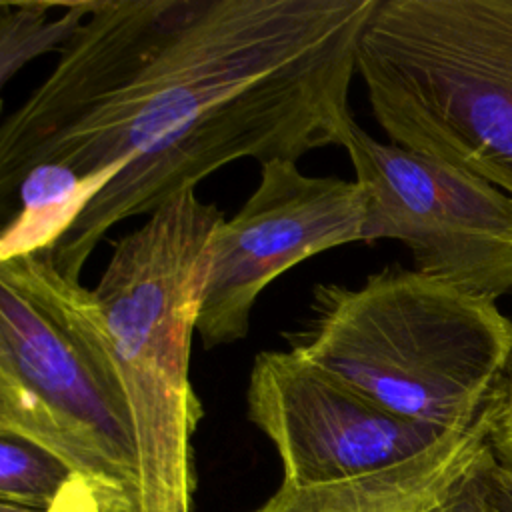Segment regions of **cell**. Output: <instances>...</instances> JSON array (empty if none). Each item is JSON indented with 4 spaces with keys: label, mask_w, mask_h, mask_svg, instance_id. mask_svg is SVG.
<instances>
[{
    "label": "cell",
    "mask_w": 512,
    "mask_h": 512,
    "mask_svg": "<svg viewBox=\"0 0 512 512\" xmlns=\"http://www.w3.org/2000/svg\"><path fill=\"white\" fill-rule=\"evenodd\" d=\"M378 0H94L52 72L0 124V198L36 164L106 184L50 254L80 274L108 230L218 168L342 146Z\"/></svg>",
    "instance_id": "6da1fadb"
},
{
    "label": "cell",
    "mask_w": 512,
    "mask_h": 512,
    "mask_svg": "<svg viewBox=\"0 0 512 512\" xmlns=\"http://www.w3.org/2000/svg\"><path fill=\"white\" fill-rule=\"evenodd\" d=\"M286 340L380 408L444 430L474 426L512 368V320L494 300L406 268L314 286Z\"/></svg>",
    "instance_id": "7a4b0ae2"
},
{
    "label": "cell",
    "mask_w": 512,
    "mask_h": 512,
    "mask_svg": "<svg viewBox=\"0 0 512 512\" xmlns=\"http://www.w3.org/2000/svg\"><path fill=\"white\" fill-rule=\"evenodd\" d=\"M0 434L68 464L96 512H140L136 438L102 308L48 252L0 262Z\"/></svg>",
    "instance_id": "3957f363"
},
{
    "label": "cell",
    "mask_w": 512,
    "mask_h": 512,
    "mask_svg": "<svg viewBox=\"0 0 512 512\" xmlns=\"http://www.w3.org/2000/svg\"><path fill=\"white\" fill-rule=\"evenodd\" d=\"M222 212L186 190L114 242L94 288L124 386L140 468V512H192L194 434L204 408L190 380L210 246Z\"/></svg>",
    "instance_id": "277c9868"
},
{
    "label": "cell",
    "mask_w": 512,
    "mask_h": 512,
    "mask_svg": "<svg viewBox=\"0 0 512 512\" xmlns=\"http://www.w3.org/2000/svg\"><path fill=\"white\" fill-rule=\"evenodd\" d=\"M356 74L392 144L512 198V0H378Z\"/></svg>",
    "instance_id": "5b68a950"
},
{
    "label": "cell",
    "mask_w": 512,
    "mask_h": 512,
    "mask_svg": "<svg viewBox=\"0 0 512 512\" xmlns=\"http://www.w3.org/2000/svg\"><path fill=\"white\" fill-rule=\"evenodd\" d=\"M344 150L364 194V242L398 240L414 270L496 300L512 294V198L354 124Z\"/></svg>",
    "instance_id": "8992f818"
},
{
    "label": "cell",
    "mask_w": 512,
    "mask_h": 512,
    "mask_svg": "<svg viewBox=\"0 0 512 512\" xmlns=\"http://www.w3.org/2000/svg\"><path fill=\"white\" fill-rule=\"evenodd\" d=\"M362 234L364 194L356 180L308 176L294 160L260 164L256 190L212 238L196 322L202 346L244 340L252 308L272 280Z\"/></svg>",
    "instance_id": "52a82bcc"
},
{
    "label": "cell",
    "mask_w": 512,
    "mask_h": 512,
    "mask_svg": "<svg viewBox=\"0 0 512 512\" xmlns=\"http://www.w3.org/2000/svg\"><path fill=\"white\" fill-rule=\"evenodd\" d=\"M246 412L276 448L286 486L380 470L456 432L396 416L292 350H264L254 358Z\"/></svg>",
    "instance_id": "ba28073f"
},
{
    "label": "cell",
    "mask_w": 512,
    "mask_h": 512,
    "mask_svg": "<svg viewBox=\"0 0 512 512\" xmlns=\"http://www.w3.org/2000/svg\"><path fill=\"white\" fill-rule=\"evenodd\" d=\"M494 402V400H492ZM490 412L426 452L360 476L280 488L250 512H446L478 452L490 442Z\"/></svg>",
    "instance_id": "9c48e42d"
},
{
    "label": "cell",
    "mask_w": 512,
    "mask_h": 512,
    "mask_svg": "<svg viewBox=\"0 0 512 512\" xmlns=\"http://www.w3.org/2000/svg\"><path fill=\"white\" fill-rule=\"evenodd\" d=\"M106 188L58 162L32 166L16 188L18 212L0 234V262L52 252L88 202Z\"/></svg>",
    "instance_id": "30bf717a"
},
{
    "label": "cell",
    "mask_w": 512,
    "mask_h": 512,
    "mask_svg": "<svg viewBox=\"0 0 512 512\" xmlns=\"http://www.w3.org/2000/svg\"><path fill=\"white\" fill-rule=\"evenodd\" d=\"M0 504L38 512H96L68 464L14 434H0Z\"/></svg>",
    "instance_id": "8fae6325"
},
{
    "label": "cell",
    "mask_w": 512,
    "mask_h": 512,
    "mask_svg": "<svg viewBox=\"0 0 512 512\" xmlns=\"http://www.w3.org/2000/svg\"><path fill=\"white\" fill-rule=\"evenodd\" d=\"M94 0L64 2L60 14L52 2H0V84L32 58L60 52L92 12Z\"/></svg>",
    "instance_id": "7c38bea8"
},
{
    "label": "cell",
    "mask_w": 512,
    "mask_h": 512,
    "mask_svg": "<svg viewBox=\"0 0 512 512\" xmlns=\"http://www.w3.org/2000/svg\"><path fill=\"white\" fill-rule=\"evenodd\" d=\"M458 498L466 512H512V464L488 442L466 470Z\"/></svg>",
    "instance_id": "4fadbf2b"
},
{
    "label": "cell",
    "mask_w": 512,
    "mask_h": 512,
    "mask_svg": "<svg viewBox=\"0 0 512 512\" xmlns=\"http://www.w3.org/2000/svg\"><path fill=\"white\" fill-rule=\"evenodd\" d=\"M490 444L504 462L512 464V368L492 402Z\"/></svg>",
    "instance_id": "5bb4252c"
},
{
    "label": "cell",
    "mask_w": 512,
    "mask_h": 512,
    "mask_svg": "<svg viewBox=\"0 0 512 512\" xmlns=\"http://www.w3.org/2000/svg\"><path fill=\"white\" fill-rule=\"evenodd\" d=\"M458 490H460V486H458ZM458 490H456V496L452 498L450 506L446 508V512H466L464 506H462V502H460V498H458Z\"/></svg>",
    "instance_id": "9a60e30c"
},
{
    "label": "cell",
    "mask_w": 512,
    "mask_h": 512,
    "mask_svg": "<svg viewBox=\"0 0 512 512\" xmlns=\"http://www.w3.org/2000/svg\"><path fill=\"white\" fill-rule=\"evenodd\" d=\"M0 512H38V510H28V508L12 506V504H0Z\"/></svg>",
    "instance_id": "2e32d148"
}]
</instances>
